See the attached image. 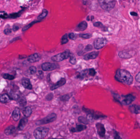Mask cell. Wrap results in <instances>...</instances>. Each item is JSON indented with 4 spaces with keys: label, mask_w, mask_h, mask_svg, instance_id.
<instances>
[{
    "label": "cell",
    "mask_w": 140,
    "mask_h": 139,
    "mask_svg": "<svg viewBox=\"0 0 140 139\" xmlns=\"http://www.w3.org/2000/svg\"><path fill=\"white\" fill-rule=\"evenodd\" d=\"M79 37L83 39H89L92 36V34H80L79 35Z\"/></svg>",
    "instance_id": "d6a6232c"
},
{
    "label": "cell",
    "mask_w": 140,
    "mask_h": 139,
    "mask_svg": "<svg viewBox=\"0 0 140 139\" xmlns=\"http://www.w3.org/2000/svg\"><path fill=\"white\" fill-rule=\"evenodd\" d=\"M70 57V61H69L70 63L72 65H74L76 64V63H77V60H76V58L74 54L71 53Z\"/></svg>",
    "instance_id": "4dcf8cb0"
},
{
    "label": "cell",
    "mask_w": 140,
    "mask_h": 139,
    "mask_svg": "<svg viewBox=\"0 0 140 139\" xmlns=\"http://www.w3.org/2000/svg\"><path fill=\"white\" fill-rule=\"evenodd\" d=\"M88 74L90 76H94L96 74V72L95 71V70L94 69L91 68L90 69L88 70Z\"/></svg>",
    "instance_id": "e575fe53"
},
{
    "label": "cell",
    "mask_w": 140,
    "mask_h": 139,
    "mask_svg": "<svg viewBox=\"0 0 140 139\" xmlns=\"http://www.w3.org/2000/svg\"><path fill=\"white\" fill-rule=\"evenodd\" d=\"M69 37L70 39L72 40H75L76 39V36L73 33H70L69 34Z\"/></svg>",
    "instance_id": "60d3db41"
},
{
    "label": "cell",
    "mask_w": 140,
    "mask_h": 139,
    "mask_svg": "<svg viewBox=\"0 0 140 139\" xmlns=\"http://www.w3.org/2000/svg\"><path fill=\"white\" fill-rule=\"evenodd\" d=\"M99 51H93L89 53L84 55L83 59L85 61H88L89 60L95 59L99 55Z\"/></svg>",
    "instance_id": "5bb4252c"
},
{
    "label": "cell",
    "mask_w": 140,
    "mask_h": 139,
    "mask_svg": "<svg viewBox=\"0 0 140 139\" xmlns=\"http://www.w3.org/2000/svg\"><path fill=\"white\" fill-rule=\"evenodd\" d=\"M93 49V46L92 45L88 44L86 46V47H85V49L83 51L84 53L85 52H88V51H90L91 50H92Z\"/></svg>",
    "instance_id": "74e56055"
},
{
    "label": "cell",
    "mask_w": 140,
    "mask_h": 139,
    "mask_svg": "<svg viewBox=\"0 0 140 139\" xmlns=\"http://www.w3.org/2000/svg\"><path fill=\"white\" fill-rule=\"evenodd\" d=\"M21 39V38L20 37H15V38H14L13 39H12L10 41V43H12V42H14L15 41L17 40H19V39Z\"/></svg>",
    "instance_id": "7bdbcfd3"
},
{
    "label": "cell",
    "mask_w": 140,
    "mask_h": 139,
    "mask_svg": "<svg viewBox=\"0 0 140 139\" xmlns=\"http://www.w3.org/2000/svg\"><path fill=\"white\" fill-rule=\"evenodd\" d=\"M93 25L94 27L98 28H100L104 31H107V28H106L102 24V23L100 22H97L93 23Z\"/></svg>",
    "instance_id": "83f0119b"
},
{
    "label": "cell",
    "mask_w": 140,
    "mask_h": 139,
    "mask_svg": "<svg viewBox=\"0 0 140 139\" xmlns=\"http://www.w3.org/2000/svg\"><path fill=\"white\" fill-rule=\"evenodd\" d=\"M87 128L86 126L79 124L77 125L75 128H72L70 129V131L72 133L79 132L85 130Z\"/></svg>",
    "instance_id": "ffe728a7"
},
{
    "label": "cell",
    "mask_w": 140,
    "mask_h": 139,
    "mask_svg": "<svg viewBox=\"0 0 140 139\" xmlns=\"http://www.w3.org/2000/svg\"><path fill=\"white\" fill-rule=\"evenodd\" d=\"M136 97L131 94L122 96V100L120 102L121 104L124 105H128L131 104L135 100Z\"/></svg>",
    "instance_id": "ba28073f"
},
{
    "label": "cell",
    "mask_w": 140,
    "mask_h": 139,
    "mask_svg": "<svg viewBox=\"0 0 140 139\" xmlns=\"http://www.w3.org/2000/svg\"><path fill=\"white\" fill-rule=\"evenodd\" d=\"M130 14H131L132 16H138V14L137 13L134 12V11H132L130 12Z\"/></svg>",
    "instance_id": "ee69618b"
},
{
    "label": "cell",
    "mask_w": 140,
    "mask_h": 139,
    "mask_svg": "<svg viewBox=\"0 0 140 139\" xmlns=\"http://www.w3.org/2000/svg\"><path fill=\"white\" fill-rule=\"evenodd\" d=\"M48 14V11L46 9H43L42 13L37 17V20L41 21L43 19L47 16Z\"/></svg>",
    "instance_id": "4316f807"
},
{
    "label": "cell",
    "mask_w": 140,
    "mask_h": 139,
    "mask_svg": "<svg viewBox=\"0 0 140 139\" xmlns=\"http://www.w3.org/2000/svg\"><path fill=\"white\" fill-rule=\"evenodd\" d=\"M115 136H114V138L115 139H119V138H121V137H120L118 135V134L117 132H116L115 133Z\"/></svg>",
    "instance_id": "f6af8a7d"
},
{
    "label": "cell",
    "mask_w": 140,
    "mask_h": 139,
    "mask_svg": "<svg viewBox=\"0 0 140 139\" xmlns=\"http://www.w3.org/2000/svg\"><path fill=\"white\" fill-rule=\"evenodd\" d=\"M22 113L25 117H28L31 115L32 113V110L30 106H26L23 108Z\"/></svg>",
    "instance_id": "603a6c76"
},
{
    "label": "cell",
    "mask_w": 140,
    "mask_h": 139,
    "mask_svg": "<svg viewBox=\"0 0 140 139\" xmlns=\"http://www.w3.org/2000/svg\"><path fill=\"white\" fill-rule=\"evenodd\" d=\"M78 121L80 123H83L84 124H88L89 121L87 119L86 117H84L83 116H80L78 118Z\"/></svg>",
    "instance_id": "f546056e"
},
{
    "label": "cell",
    "mask_w": 140,
    "mask_h": 139,
    "mask_svg": "<svg viewBox=\"0 0 140 139\" xmlns=\"http://www.w3.org/2000/svg\"><path fill=\"white\" fill-rule=\"evenodd\" d=\"M98 2L102 9L106 11L111 10L115 7V0H98Z\"/></svg>",
    "instance_id": "3957f363"
},
{
    "label": "cell",
    "mask_w": 140,
    "mask_h": 139,
    "mask_svg": "<svg viewBox=\"0 0 140 139\" xmlns=\"http://www.w3.org/2000/svg\"><path fill=\"white\" fill-rule=\"evenodd\" d=\"M88 24L85 21H83L79 23L76 27L75 30L77 31H84L87 28Z\"/></svg>",
    "instance_id": "2e32d148"
},
{
    "label": "cell",
    "mask_w": 140,
    "mask_h": 139,
    "mask_svg": "<svg viewBox=\"0 0 140 139\" xmlns=\"http://www.w3.org/2000/svg\"><path fill=\"white\" fill-rule=\"evenodd\" d=\"M118 56L121 58H131V55L128 52L126 51H121L119 53Z\"/></svg>",
    "instance_id": "484cf974"
},
{
    "label": "cell",
    "mask_w": 140,
    "mask_h": 139,
    "mask_svg": "<svg viewBox=\"0 0 140 139\" xmlns=\"http://www.w3.org/2000/svg\"><path fill=\"white\" fill-rule=\"evenodd\" d=\"M83 111L88 113L86 118L89 121H93V120H96L99 119L104 118L106 117V116L104 115L103 114H102L101 113L85 108V107H83Z\"/></svg>",
    "instance_id": "7a4b0ae2"
},
{
    "label": "cell",
    "mask_w": 140,
    "mask_h": 139,
    "mask_svg": "<svg viewBox=\"0 0 140 139\" xmlns=\"http://www.w3.org/2000/svg\"><path fill=\"white\" fill-rule=\"evenodd\" d=\"M57 118V116L56 114H55V113H51L44 118L37 121L36 122V124L37 125H41L51 123L55 121L56 120Z\"/></svg>",
    "instance_id": "5b68a950"
},
{
    "label": "cell",
    "mask_w": 140,
    "mask_h": 139,
    "mask_svg": "<svg viewBox=\"0 0 140 139\" xmlns=\"http://www.w3.org/2000/svg\"><path fill=\"white\" fill-rule=\"evenodd\" d=\"M22 85L24 88L29 90H31L32 89V86L29 79L27 78H23L21 81Z\"/></svg>",
    "instance_id": "9a60e30c"
},
{
    "label": "cell",
    "mask_w": 140,
    "mask_h": 139,
    "mask_svg": "<svg viewBox=\"0 0 140 139\" xmlns=\"http://www.w3.org/2000/svg\"><path fill=\"white\" fill-rule=\"evenodd\" d=\"M71 97V96L70 94H66L62 96L60 98V100L63 102L67 101L70 99V98Z\"/></svg>",
    "instance_id": "1f68e13d"
},
{
    "label": "cell",
    "mask_w": 140,
    "mask_h": 139,
    "mask_svg": "<svg viewBox=\"0 0 140 139\" xmlns=\"http://www.w3.org/2000/svg\"><path fill=\"white\" fill-rule=\"evenodd\" d=\"M19 58L20 59H22V58H26L27 56H25V55H20L19 56Z\"/></svg>",
    "instance_id": "bcb514c9"
},
{
    "label": "cell",
    "mask_w": 140,
    "mask_h": 139,
    "mask_svg": "<svg viewBox=\"0 0 140 139\" xmlns=\"http://www.w3.org/2000/svg\"><path fill=\"white\" fill-rule=\"evenodd\" d=\"M135 79L137 82L140 83V72L138 73L136 76Z\"/></svg>",
    "instance_id": "b9f144b4"
},
{
    "label": "cell",
    "mask_w": 140,
    "mask_h": 139,
    "mask_svg": "<svg viewBox=\"0 0 140 139\" xmlns=\"http://www.w3.org/2000/svg\"><path fill=\"white\" fill-rule=\"evenodd\" d=\"M17 99L20 106H25L26 104V99L24 96L18 95Z\"/></svg>",
    "instance_id": "cb8c5ba5"
},
{
    "label": "cell",
    "mask_w": 140,
    "mask_h": 139,
    "mask_svg": "<svg viewBox=\"0 0 140 139\" xmlns=\"http://www.w3.org/2000/svg\"><path fill=\"white\" fill-rule=\"evenodd\" d=\"M66 83V80L64 78H61L58 82L52 85L50 88V90L54 91L58 88H60L62 86L64 85Z\"/></svg>",
    "instance_id": "4fadbf2b"
},
{
    "label": "cell",
    "mask_w": 140,
    "mask_h": 139,
    "mask_svg": "<svg viewBox=\"0 0 140 139\" xmlns=\"http://www.w3.org/2000/svg\"><path fill=\"white\" fill-rule=\"evenodd\" d=\"M28 122V119L26 117H23L21 119L19 123L18 124V129L20 131L23 130L25 128V126L27 124Z\"/></svg>",
    "instance_id": "7402d4cb"
},
{
    "label": "cell",
    "mask_w": 140,
    "mask_h": 139,
    "mask_svg": "<svg viewBox=\"0 0 140 139\" xmlns=\"http://www.w3.org/2000/svg\"><path fill=\"white\" fill-rule=\"evenodd\" d=\"M41 21H35L30 23L29 24H28L27 25H26L23 28H22V31L23 32H25V31H27V30H28L30 28H31L33 25H34L35 24L37 23H39Z\"/></svg>",
    "instance_id": "d4e9b609"
},
{
    "label": "cell",
    "mask_w": 140,
    "mask_h": 139,
    "mask_svg": "<svg viewBox=\"0 0 140 139\" xmlns=\"http://www.w3.org/2000/svg\"><path fill=\"white\" fill-rule=\"evenodd\" d=\"M115 78L117 81L126 85H131L133 82V77L128 71L122 69L116 71Z\"/></svg>",
    "instance_id": "6da1fadb"
},
{
    "label": "cell",
    "mask_w": 140,
    "mask_h": 139,
    "mask_svg": "<svg viewBox=\"0 0 140 139\" xmlns=\"http://www.w3.org/2000/svg\"><path fill=\"white\" fill-rule=\"evenodd\" d=\"M2 76L5 79H6L7 80H14L15 77L12 75L8 74V73H5L2 75Z\"/></svg>",
    "instance_id": "836d02e7"
},
{
    "label": "cell",
    "mask_w": 140,
    "mask_h": 139,
    "mask_svg": "<svg viewBox=\"0 0 140 139\" xmlns=\"http://www.w3.org/2000/svg\"><path fill=\"white\" fill-rule=\"evenodd\" d=\"M49 131V129L45 127H39L34 131V136L37 139H41L46 137Z\"/></svg>",
    "instance_id": "277c9868"
},
{
    "label": "cell",
    "mask_w": 140,
    "mask_h": 139,
    "mask_svg": "<svg viewBox=\"0 0 140 139\" xmlns=\"http://www.w3.org/2000/svg\"><path fill=\"white\" fill-rule=\"evenodd\" d=\"M16 131V129L14 126L11 125L7 127L4 131L5 134L7 136H10L14 134Z\"/></svg>",
    "instance_id": "d6986e66"
},
{
    "label": "cell",
    "mask_w": 140,
    "mask_h": 139,
    "mask_svg": "<svg viewBox=\"0 0 140 139\" xmlns=\"http://www.w3.org/2000/svg\"><path fill=\"white\" fill-rule=\"evenodd\" d=\"M41 59V56L38 53H35L29 56L28 58V61L31 63H34L39 61Z\"/></svg>",
    "instance_id": "7c38bea8"
},
{
    "label": "cell",
    "mask_w": 140,
    "mask_h": 139,
    "mask_svg": "<svg viewBox=\"0 0 140 139\" xmlns=\"http://www.w3.org/2000/svg\"><path fill=\"white\" fill-rule=\"evenodd\" d=\"M108 42V40L104 38H97L93 42V45L95 49H100L105 47Z\"/></svg>",
    "instance_id": "52a82bcc"
},
{
    "label": "cell",
    "mask_w": 140,
    "mask_h": 139,
    "mask_svg": "<svg viewBox=\"0 0 140 139\" xmlns=\"http://www.w3.org/2000/svg\"><path fill=\"white\" fill-rule=\"evenodd\" d=\"M12 98L6 94L0 95V102L3 104L9 103L12 100Z\"/></svg>",
    "instance_id": "e0dca14e"
},
{
    "label": "cell",
    "mask_w": 140,
    "mask_h": 139,
    "mask_svg": "<svg viewBox=\"0 0 140 139\" xmlns=\"http://www.w3.org/2000/svg\"><path fill=\"white\" fill-rule=\"evenodd\" d=\"M129 110L131 113L136 114H140V106L133 104L129 107Z\"/></svg>",
    "instance_id": "44dd1931"
},
{
    "label": "cell",
    "mask_w": 140,
    "mask_h": 139,
    "mask_svg": "<svg viewBox=\"0 0 140 139\" xmlns=\"http://www.w3.org/2000/svg\"><path fill=\"white\" fill-rule=\"evenodd\" d=\"M20 115H21V113H20V109L16 107L13 111L12 115L13 119L15 121H18V120H19Z\"/></svg>",
    "instance_id": "ac0fdd59"
},
{
    "label": "cell",
    "mask_w": 140,
    "mask_h": 139,
    "mask_svg": "<svg viewBox=\"0 0 140 139\" xmlns=\"http://www.w3.org/2000/svg\"><path fill=\"white\" fill-rule=\"evenodd\" d=\"M54 97V95L53 93H49L46 97V99L47 101H51L53 100Z\"/></svg>",
    "instance_id": "f35d334b"
},
{
    "label": "cell",
    "mask_w": 140,
    "mask_h": 139,
    "mask_svg": "<svg viewBox=\"0 0 140 139\" xmlns=\"http://www.w3.org/2000/svg\"><path fill=\"white\" fill-rule=\"evenodd\" d=\"M20 28V27L19 25H18V24H15L13 25L12 30L13 31H14V32H16V31L18 30Z\"/></svg>",
    "instance_id": "ab89813d"
},
{
    "label": "cell",
    "mask_w": 140,
    "mask_h": 139,
    "mask_svg": "<svg viewBox=\"0 0 140 139\" xmlns=\"http://www.w3.org/2000/svg\"><path fill=\"white\" fill-rule=\"evenodd\" d=\"M29 71L31 74H34L37 72V68L35 67L32 66L30 67L29 68Z\"/></svg>",
    "instance_id": "8d00e7d4"
},
{
    "label": "cell",
    "mask_w": 140,
    "mask_h": 139,
    "mask_svg": "<svg viewBox=\"0 0 140 139\" xmlns=\"http://www.w3.org/2000/svg\"><path fill=\"white\" fill-rule=\"evenodd\" d=\"M70 54L71 53L69 50H66L64 52L52 56L51 60L53 61L56 62L62 61L70 57Z\"/></svg>",
    "instance_id": "8992f818"
},
{
    "label": "cell",
    "mask_w": 140,
    "mask_h": 139,
    "mask_svg": "<svg viewBox=\"0 0 140 139\" xmlns=\"http://www.w3.org/2000/svg\"><path fill=\"white\" fill-rule=\"evenodd\" d=\"M26 9V7H22V9L17 12L9 14H7L6 16V19H14L18 18L21 16V15H22V14Z\"/></svg>",
    "instance_id": "30bf717a"
},
{
    "label": "cell",
    "mask_w": 140,
    "mask_h": 139,
    "mask_svg": "<svg viewBox=\"0 0 140 139\" xmlns=\"http://www.w3.org/2000/svg\"><path fill=\"white\" fill-rule=\"evenodd\" d=\"M38 73H39L40 75H43V73L42 71H38Z\"/></svg>",
    "instance_id": "7dc6e473"
},
{
    "label": "cell",
    "mask_w": 140,
    "mask_h": 139,
    "mask_svg": "<svg viewBox=\"0 0 140 139\" xmlns=\"http://www.w3.org/2000/svg\"><path fill=\"white\" fill-rule=\"evenodd\" d=\"M59 67V65L56 63H45L42 64L41 68L44 71H51L56 70Z\"/></svg>",
    "instance_id": "9c48e42d"
},
{
    "label": "cell",
    "mask_w": 140,
    "mask_h": 139,
    "mask_svg": "<svg viewBox=\"0 0 140 139\" xmlns=\"http://www.w3.org/2000/svg\"><path fill=\"white\" fill-rule=\"evenodd\" d=\"M12 30L10 28H6L4 30L3 33L5 35H8L12 33Z\"/></svg>",
    "instance_id": "d590c367"
},
{
    "label": "cell",
    "mask_w": 140,
    "mask_h": 139,
    "mask_svg": "<svg viewBox=\"0 0 140 139\" xmlns=\"http://www.w3.org/2000/svg\"><path fill=\"white\" fill-rule=\"evenodd\" d=\"M95 127L97 129V132L100 137H104L105 136L106 130L103 124L100 123H97L95 124Z\"/></svg>",
    "instance_id": "8fae6325"
},
{
    "label": "cell",
    "mask_w": 140,
    "mask_h": 139,
    "mask_svg": "<svg viewBox=\"0 0 140 139\" xmlns=\"http://www.w3.org/2000/svg\"><path fill=\"white\" fill-rule=\"evenodd\" d=\"M68 42H69V40H68V35L67 34H66L64 35H63L61 38V45L66 44L67 43H68Z\"/></svg>",
    "instance_id": "f1b7e54d"
}]
</instances>
